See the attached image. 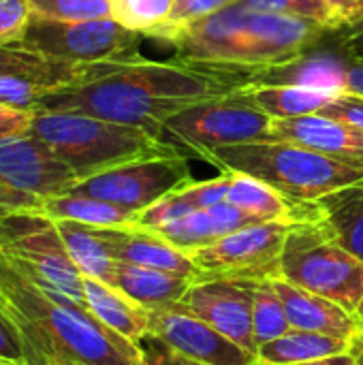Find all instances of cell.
<instances>
[{"label": "cell", "instance_id": "8fae6325", "mask_svg": "<svg viewBox=\"0 0 363 365\" xmlns=\"http://www.w3.org/2000/svg\"><path fill=\"white\" fill-rule=\"evenodd\" d=\"M193 173L184 154L126 163L77 182L68 192L88 195L133 212H143L163 197L190 186Z\"/></svg>", "mask_w": 363, "mask_h": 365}, {"label": "cell", "instance_id": "3957f363", "mask_svg": "<svg viewBox=\"0 0 363 365\" xmlns=\"http://www.w3.org/2000/svg\"><path fill=\"white\" fill-rule=\"evenodd\" d=\"M199 158L223 171L261 180L297 201L317 203L327 195L363 182L362 163L282 139L223 145L203 152Z\"/></svg>", "mask_w": 363, "mask_h": 365}, {"label": "cell", "instance_id": "f35d334b", "mask_svg": "<svg viewBox=\"0 0 363 365\" xmlns=\"http://www.w3.org/2000/svg\"><path fill=\"white\" fill-rule=\"evenodd\" d=\"M321 115H327V118H334V120H340L344 124H351L355 128L363 130V98L362 96H355V94H349V92H340L338 96H334V101L323 107L319 111Z\"/></svg>", "mask_w": 363, "mask_h": 365}, {"label": "cell", "instance_id": "f907efd6", "mask_svg": "<svg viewBox=\"0 0 363 365\" xmlns=\"http://www.w3.org/2000/svg\"><path fill=\"white\" fill-rule=\"evenodd\" d=\"M257 365H259V364H257Z\"/></svg>", "mask_w": 363, "mask_h": 365}, {"label": "cell", "instance_id": "ab89813d", "mask_svg": "<svg viewBox=\"0 0 363 365\" xmlns=\"http://www.w3.org/2000/svg\"><path fill=\"white\" fill-rule=\"evenodd\" d=\"M0 361H26L28 364V351L13 327V323L0 312Z\"/></svg>", "mask_w": 363, "mask_h": 365}, {"label": "cell", "instance_id": "5bb4252c", "mask_svg": "<svg viewBox=\"0 0 363 365\" xmlns=\"http://www.w3.org/2000/svg\"><path fill=\"white\" fill-rule=\"evenodd\" d=\"M252 282L233 278H201L193 282L182 304L223 336L257 355L252 331Z\"/></svg>", "mask_w": 363, "mask_h": 365}, {"label": "cell", "instance_id": "c3c4849f", "mask_svg": "<svg viewBox=\"0 0 363 365\" xmlns=\"http://www.w3.org/2000/svg\"><path fill=\"white\" fill-rule=\"evenodd\" d=\"M49 365H86V364H77V361H66V359H62V361H53V364Z\"/></svg>", "mask_w": 363, "mask_h": 365}, {"label": "cell", "instance_id": "ee69618b", "mask_svg": "<svg viewBox=\"0 0 363 365\" xmlns=\"http://www.w3.org/2000/svg\"><path fill=\"white\" fill-rule=\"evenodd\" d=\"M340 45H342V51H344L347 60L363 62V26L357 28V30H353L351 34L342 36Z\"/></svg>", "mask_w": 363, "mask_h": 365}, {"label": "cell", "instance_id": "4fadbf2b", "mask_svg": "<svg viewBox=\"0 0 363 365\" xmlns=\"http://www.w3.org/2000/svg\"><path fill=\"white\" fill-rule=\"evenodd\" d=\"M150 331L175 351L205 365H257V355L242 349L182 302L150 310Z\"/></svg>", "mask_w": 363, "mask_h": 365}, {"label": "cell", "instance_id": "836d02e7", "mask_svg": "<svg viewBox=\"0 0 363 365\" xmlns=\"http://www.w3.org/2000/svg\"><path fill=\"white\" fill-rule=\"evenodd\" d=\"M30 0H0V47L17 45L30 24Z\"/></svg>", "mask_w": 363, "mask_h": 365}, {"label": "cell", "instance_id": "d6a6232c", "mask_svg": "<svg viewBox=\"0 0 363 365\" xmlns=\"http://www.w3.org/2000/svg\"><path fill=\"white\" fill-rule=\"evenodd\" d=\"M195 212L193 205L182 197V192H171L167 197H163L160 201H156L154 205L145 207L143 212L137 214L135 227L133 229H145V231H156L163 225H169L186 214Z\"/></svg>", "mask_w": 363, "mask_h": 365}, {"label": "cell", "instance_id": "1f68e13d", "mask_svg": "<svg viewBox=\"0 0 363 365\" xmlns=\"http://www.w3.org/2000/svg\"><path fill=\"white\" fill-rule=\"evenodd\" d=\"M30 9L39 17L62 21H88L111 17L109 0H30Z\"/></svg>", "mask_w": 363, "mask_h": 365}, {"label": "cell", "instance_id": "83f0119b", "mask_svg": "<svg viewBox=\"0 0 363 365\" xmlns=\"http://www.w3.org/2000/svg\"><path fill=\"white\" fill-rule=\"evenodd\" d=\"M344 68H347V62H342V60H334V58L308 60L304 56L302 60H297L293 64L265 71L252 83H289V86H302V88L340 94Z\"/></svg>", "mask_w": 363, "mask_h": 365}, {"label": "cell", "instance_id": "4316f807", "mask_svg": "<svg viewBox=\"0 0 363 365\" xmlns=\"http://www.w3.org/2000/svg\"><path fill=\"white\" fill-rule=\"evenodd\" d=\"M319 207L338 242L363 261V182L323 197Z\"/></svg>", "mask_w": 363, "mask_h": 365}, {"label": "cell", "instance_id": "7dc6e473", "mask_svg": "<svg viewBox=\"0 0 363 365\" xmlns=\"http://www.w3.org/2000/svg\"><path fill=\"white\" fill-rule=\"evenodd\" d=\"M355 317L362 321V325H363V299L359 302V306H357V310H355Z\"/></svg>", "mask_w": 363, "mask_h": 365}, {"label": "cell", "instance_id": "2e32d148", "mask_svg": "<svg viewBox=\"0 0 363 365\" xmlns=\"http://www.w3.org/2000/svg\"><path fill=\"white\" fill-rule=\"evenodd\" d=\"M272 139L295 141L306 148L363 165V130L321 113L272 120Z\"/></svg>", "mask_w": 363, "mask_h": 365}, {"label": "cell", "instance_id": "9c48e42d", "mask_svg": "<svg viewBox=\"0 0 363 365\" xmlns=\"http://www.w3.org/2000/svg\"><path fill=\"white\" fill-rule=\"evenodd\" d=\"M160 133H171L193 154L252 141L272 139V118L261 109L227 94L223 98L195 103L167 118Z\"/></svg>", "mask_w": 363, "mask_h": 365}, {"label": "cell", "instance_id": "ba28073f", "mask_svg": "<svg viewBox=\"0 0 363 365\" xmlns=\"http://www.w3.org/2000/svg\"><path fill=\"white\" fill-rule=\"evenodd\" d=\"M77 175L32 135L0 139V216L32 212L43 197L68 192Z\"/></svg>", "mask_w": 363, "mask_h": 365}, {"label": "cell", "instance_id": "277c9868", "mask_svg": "<svg viewBox=\"0 0 363 365\" xmlns=\"http://www.w3.org/2000/svg\"><path fill=\"white\" fill-rule=\"evenodd\" d=\"M28 135L47 145L79 182L126 163L182 154L145 128L73 111H34Z\"/></svg>", "mask_w": 363, "mask_h": 365}, {"label": "cell", "instance_id": "30bf717a", "mask_svg": "<svg viewBox=\"0 0 363 365\" xmlns=\"http://www.w3.org/2000/svg\"><path fill=\"white\" fill-rule=\"evenodd\" d=\"M291 227L278 220L257 222L188 255L203 278L274 280L280 278V257Z\"/></svg>", "mask_w": 363, "mask_h": 365}, {"label": "cell", "instance_id": "e575fe53", "mask_svg": "<svg viewBox=\"0 0 363 365\" xmlns=\"http://www.w3.org/2000/svg\"><path fill=\"white\" fill-rule=\"evenodd\" d=\"M137 346V365H205L169 346L163 338L148 331Z\"/></svg>", "mask_w": 363, "mask_h": 365}, {"label": "cell", "instance_id": "e0dca14e", "mask_svg": "<svg viewBox=\"0 0 363 365\" xmlns=\"http://www.w3.org/2000/svg\"><path fill=\"white\" fill-rule=\"evenodd\" d=\"M111 257L120 263L141 265L188 278L201 280L203 274L188 252L175 248L165 237L145 229H111Z\"/></svg>", "mask_w": 363, "mask_h": 365}, {"label": "cell", "instance_id": "52a82bcc", "mask_svg": "<svg viewBox=\"0 0 363 365\" xmlns=\"http://www.w3.org/2000/svg\"><path fill=\"white\" fill-rule=\"evenodd\" d=\"M141 32L128 30L116 19L62 21L32 13L24 38L17 47L81 64L96 62H131L145 56L139 53Z\"/></svg>", "mask_w": 363, "mask_h": 365}, {"label": "cell", "instance_id": "f546056e", "mask_svg": "<svg viewBox=\"0 0 363 365\" xmlns=\"http://www.w3.org/2000/svg\"><path fill=\"white\" fill-rule=\"evenodd\" d=\"M111 19L128 30L145 32L167 21L175 0H109Z\"/></svg>", "mask_w": 363, "mask_h": 365}, {"label": "cell", "instance_id": "f1b7e54d", "mask_svg": "<svg viewBox=\"0 0 363 365\" xmlns=\"http://www.w3.org/2000/svg\"><path fill=\"white\" fill-rule=\"evenodd\" d=\"M291 329L282 299L278 297L272 280L252 282V331L257 351L261 344H267Z\"/></svg>", "mask_w": 363, "mask_h": 365}, {"label": "cell", "instance_id": "7bdbcfd3", "mask_svg": "<svg viewBox=\"0 0 363 365\" xmlns=\"http://www.w3.org/2000/svg\"><path fill=\"white\" fill-rule=\"evenodd\" d=\"M342 92L355 94L363 98V62H347L344 68V79H342Z\"/></svg>", "mask_w": 363, "mask_h": 365}, {"label": "cell", "instance_id": "b9f144b4", "mask_svg": "<svg viewBox=\"0 0 363 365\" xmlns=\"http://www.w3.org/2000/svg\"><path fill=\"white\" fill-rule=\"evenodd\" d=\"M349 28L363 26V0H327Z\"/></svg>", "mask_w": 363, "mask_h": 365}, {"label": "cell", "instance_id": "9a60e30c", "mask_svg": "<svg viewBox=\"0 0 363 365\" xmlns=\"http://www.w3.org/2000/svg\"><path fill=\"white\" fill-rule=\"evenodd\" d=\"M272 284L278 297L282 299L291 329L325 334L332 338L347 340L351 344H355V340L363 334L362 321L340 304L323 295L310 293L302 287H295L282 278H274Z\"/></svg>", "mask_w": 363, "mask_h": 365}, {"label": "cell", "instance_id": "681fc988", "mask_svg": "<svg viewBox=\"0 0 363 365\" xmlns=\"http://www.w3.org/2000/svg\"><path fill=\"white\" fill-rule=\"evenodd\" d=\"M0 365H30L26 361H0Z\"/></svg>", "mask_w": 363, "mask_h": 365}, {"label": "cell", "instance_id": "484cf974", "mask_svg": "<svg viewBox=\"0 0 363 365\" xmlns=\"http://www.w3.org/2000/svg\"><path fill=\"white\" fill-rule=\"evenodd\" d=\"M353 344L325 334H312L302 329H289L285 336L261 344L257 351L259 365H295L340 355L351 351Z\"/></svg>", "mask_w": 363, "mask_h": 365}, {"label": "cell", "instance_id": "7c38bea8", "mask_svg": "<svg viewBox=\"0 0 363 365\" xmlns=\"http://www.w3.org/2000/svg\"><path fill=\"white\" fill-rule=\"evenodd\" d=\"M325 32V26L308 17L250 9L246 17L244 66L257 79L265 71L293 64L302 60L306 51L323 38Z\"/></svg>", "mask_w": 363, "mask_h": 365}, {"label": "cell", "instance_id": "ac0fdd59", "mask_svg": "<svg viewBox=\"0 0 363 365\" xmlns=\"http://www.w3.org/2000/svg\"><path fill=\"white\" fill-rule=\"evenodd\" d=\"M111 64L113 62H96V64L66 62L17 45L0 47V77H24L45 86L49 92L90 81L103 75Z\"/></svg>", "mask_w": 363, "mask_h": 365}, {"label": "cell", "instance_id": "ffe728a7", "mask_svg": "<svg viewBox=\"0 0 363 365\" xmlns=\"http://www.w3.org/2000/svg\"><path fill=\"white\" fill-rule=\"evenodd\" d=\"M227 201L252 216H257L263 222L278 220L289 225L300 222H312L321 220L323 212L319 207V201H297L291 199L276 188L267 186L261 180H255L244 173H233L231 188L227 192Z\"/></svg>", "mask_w": 363, "mask_h": 365}, {"label": "cell", "instance_id": "6da1fadb", "mask_svg": "<svg viewBox=\"0 0 363 365\" xmlns=\"http://www.w3.org/2000/svg\"><path fill=\"white\" fill-rule=\"evenodd\" d=\"M244 77L197 62H113L103 75L43 94L34 111H73L116 124L139 126L160 137V126L178 111L231 94Z\"/></svg>", "mask_w": 363, "mask_h": 365}, {"label": "cell", "instance_id": "d4e9b609", "mask_svg": "<svg viewBox=\"0 0 363 365\" xmlns=\"http://www.w3.org/2000/svg\"><path fill=\"white\" fill-rule=\"evenodd\" d=\"M56 227L77 269L83 276L111 284L116 269V261L111 257V229L71 220H58Z\"/></svg>", "mask_w": 363, "mask_h": 365}, {"label": "cell", "instance_id": "8992f818", "mask_svg": "<svg viewBox=\"0 0 363 365\" xmlns=\"http://www.w3.org/2000/svg\"><path fill=\"white\" fill-rule=\"evenodd\" d=\"M0 257L49 295L88 310L83 274L73 263L53 220L36 212L0 216Z\"/></svg>", "mask_w": 363, "mask_h": 365}, {"label": "cell", "instance_id": "7402d4cb", "mask_svg": "<svg viewBox=\"0 0 363 365\" xmlns=\"http://www.w3.org/2000/svg\"><path fill=\"white\" fill-rule=\"evenodd\" d=\"M231 94L261 109L272 120L319 113L323 107H327L334 101V96H338L332 92H321V90L289 86V83H246L233 90Z\"/></svg>", "mask_w": 363, "mask_h": 365}, {"label": "cell", "instance_id": "d6986e66", "mask_svg": "<svg viewBox=\"0 0 363 365\" xmlns=\"http://www.w3.org/2000/svg\"><path fill=\"white\" fill-rule=\"evenodd\" d=\"M257 222H263V220L231 205L229 201H223L208 210H195L169 225H163L154 233L165 237L175 248L190 252L195 248L210 246L216 240H220L233 231H240L244 227L257 225Z\"/></svg>", "mask_w": 363, "mask_h": 365}, {"label": "cell", "instance_id": "f6af8a7d", "mask_svg": "<svg viewBox=\"0 0 363 365\" xmlns=\"http://www.w3.org/2000/svg\"><path fill=\"white\" fill-rule=\"evenodd\" d=\"M295 365H363V359L355 349H351V351L340 353V355H332V357H323V359H315V361Z\"/></svg>", "mask_w": 363, "mask_h": 365}, {"label": "cell", "instance_id": "44dd1931", "mask_svg": "<svg viewBox=\"0 0 363 365\" xmlns=\"http://www.w3.org/2000/svg\"><path fill=\"white\" fill-rule=\"evenodd\" d=\"M83 295L88 310L111 331L126 338L128 342H139L150 331V310L131 299L120 289L83 276Z\"/></svg>", "mask_w": 363, "mask_h": 365}, {"label": "cell", "instance_id": "7a4b0ae2", "mask_svg": "<svg viewBox=\"0 0 363 365\" xmlns=\"http://www.w3.org/2000/svg\"><path fill=\"white\" fill-rule=\"evenodd\" d=\"M0 312L21 336L30 365L62 359L86 365H137L133 342L107 329L90 310L49 295L2 257Z\"/></svg>", "mask_w": 363, "mask_h": 365}, {"label": "cell", "instance_id": "d590c367", "mask_svg": "<svg viewBox=\"0 0 363 365\" xmlns=\"http://www.w3.org/2000/svg\"><path fill=\"white\" fill-rule=\"evenodd\" d=\"M231 182H233V173L223 171V175H218L214 180H205V182H193L190 186L182 188L180 192L193 205V210H208L212 205L227 201Z\"/></svg>", "mask_w": 363, "mask_h": 365}, {"label": "cell", "instance_id": "74e56055", "mask_svg": "<svg viewBox=\"0 0 363 365\" xmlns=\"http://www.w3.org/2000/svg\"><path fill=\"white\" fill-rule=\"evenodd\" d=\"M233 2H240V0H175L173 2V9L167 17V24H190V21H197L201 17H208Z\"/></svg>", "mask_w": 363, "mask_h": 365}, {"label": "cell", "instance_id": "603a6c76", "mask_svg": "<svg viewBox=\"0 0 363 365\" xmlns=\"http://www.w3.org/2000/svg\"><path fill=\"white\" fill-rule=\"evenodd\" d=\"M32 212L53 222L71 220V222H81L90 227H107V229H133L137 214H139L122 205L94 199L88 195H79V192H60V195L43 197Z\"/></svg>", "mask_w": 363, "mask_h": 365}, {"label": "cell", "instance_id": "60d3db41", "mask_svg": "<svg viewBox=\"0 0 363 365\" xmlns=\"http://www.w3.org/2000/svg\"><path fill=\"white\" fill-rule=\"evenodd\" d=\"M32 118H34V111H30V109L0 105V139L28 135Z\"/></svg>", "mask_w": 363, "mask_h": 365}, {"label": "cell", "instance_id": "bcb514c9", "mask_svg": "<svg viewBox=\"0 0 363 365\" xmlns=\"http://www.w3.org/2000/svg\"><path fill=\"white\" fill-rule=\"evenodd\" d=\"M353 349H355V351L359 353V357H362V359H363V334H362V336H359V338H357V340H355Z\"/></svg>", "mask_w": 363, "mask_h": 365}, {"label": "cell", "instance_id": "8d00e7d4", "mask_svg": "<svg viewBox=\"0 0 363 365\" xmlns=\"http://www.w3.org/2000/svg\"><path fill=\"white\" fill-rule=\"evenodd\" d=\"M49 90L24 77H0V105L34 111L39 98Z\"/></svg>", "mask_w": 363, "mask_h": 365}, {"label": "cell", "instance_id": "cb8c5ba5", "mask_svg": "<svg viewBox=\"0 0 363 365\" xmlns=\"http://www.w3.org/2000/svg\"><path fill=\"white\" fill-rule=\"evenodd\" d=\"M193 280L167 274L160 269H150L141 265L120 263L116 261L111 287L126 293L131 299L141 304L148 310H158L171 304L182 302Z\"/></svg>", "mask_w": 363, "mask_h": 365}, {"label": "cell", "instance_id": "5b68a950", "mask_svg": "<svg viewBox=\"0 0 363 365\" xmlns=\"http://www.w3.org/2000/svg\"><path fill=\"white\" fill-rule=\"evenodd\" d=\"M280 278L353 314L363 299V261L338 242L323 218L291 227L280 257Z\"/></svg>", "mask_w": 363, "mask_h": 365}, {"label": "cell", "instance_id": "4dcf8cb0", "mask_svg": "<svg viewBox=\"0 0 363 365\" xmlns=\"http://www.w3.org/2000/svg\"><path fill=\"white\" fill-rule=\"evenodd\" d=\"M240 2H244L252 11L308 17V19L325 26L327 30L344 28L340 15L334 11V6L327 0H240Z\"/></svg>", "mask_w": 363, "mask_h": 365}]
</instances>
